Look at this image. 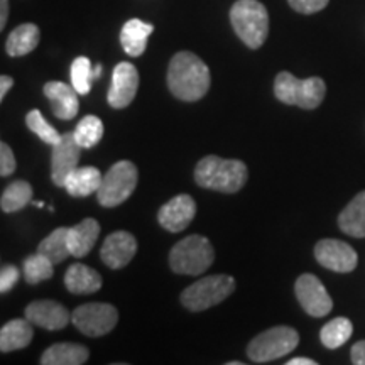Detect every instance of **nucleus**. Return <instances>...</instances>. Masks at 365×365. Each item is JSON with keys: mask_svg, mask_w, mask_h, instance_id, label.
Wrapping results in <instances>:
<instances>
[{"mask_svg": "<svg viewBox=\"0 0 365 365\" xmlns=\"http://www.w3.org/2000/svg\"><path fill=\"white\" fill-rule=\"evenodd\" d=\"M328 2H330V0H287V4H289L296 12L307 14V16L323 11V9L328 6Z\"/></svg>", "mask_w": 365, "mask_h": 365, "instance_id": "obj_33", "label": "nucleus"}, {"mask_svg": "<svg viewBox=\"0 0 365 365\" xmlns=\"http://www.w3.org/2000/svg\"><path fill=\"white\" fill-rule=\"evenodd\" d=\"M212 76L208 66L190 51L176 53L168 68V86L171 93L182 102H196L210 90Z\"/></svg>", "mask_w": 365, "mask_h": 365, "instance_id": "obj_1", "label": "nucleus"}, {"mask_svg": "<svg viewBox=\"0 0 365 365\" xmlns=\"http://www.w3.org/2000/svg\"><path fill=\"white\" fill-rule=\"evenodd\" d=\"M36 207H38V208H43V207H44V203H43V202H36Z\"/></svg>", "mask_w": 365, "mask_h": 365, "instance_id": "obj_41", "label": "nucleus"}, {"mask_svg": "<svg viewBox=\"0 0 365 365\" xmlns=\"http://www.w3.org/2000/svg\"><path fill=\"white\" fill-rule=\"evenodd\" d=\"M102 173H100L95 166H85L76 168L68 175L65 181V188L71 196L76 198H83V196L97 193L100 185H102Z\"/></svg>", "mask_w": 365, "mask_h": 365, "instance_id": "obj_23", "label": "nucleus"}, {"mask_svg": "<svg viewBox=\"0 0 365 365\" xmlns=\"http://www.w3.org/2000/svg\"><path fill=\"white\" fill-rule=\"evenodd\" d=\"M350 359L355 365H365V340L357 341L350 350Z\"/></svg>", "mask_w": 365, "mask_h": 365, "instance_id": "obj_36", "label": "nucleus"}, {"mask_svg": "<svg viewBox=\"0 0 365 365\" xmlns=\"http://www.w3.org/2000/svg\"><path fill=\"white\" fill-rule=\"evenodd\" d=\"M46 98L51 102L53 113L61 120H71L78 113V91L73 85H66L63 81H49L44 85Z\"/></svg>", "mask_w": 365, "mask_h": 365, "instance_id": "obj_17", "label": "nucleus"}, {"mask_svg": "<svg viewBox=\"0 0 365 365\" xmlns=\"http://www.w3.org/2000/svg\"><path fill=\"white\" fill-rule=\"evenodd\" d=\"M235 34L250 49H259L269 34V14L259 0H237L230 9Z\"/></svg>", "mask_w": 365, "mask_h": 365, "instance_id": "obj_3", "label": "nucleus"}, {"mask_svg": "<svg viewBox=\"0 0 365 365\" xmlns=\"http://www.w3.org/2000/svg\"><path fill=\"white\" fill-rule=\"evenodd\" d=\"M354 333V325L349 318L339 317L333 318L331 322H328L325 327L319 331V340L327 349H339V346L345 345L350 340Z\"/></svg>", "mask_w": 365, "mask_h": 365, "instance_id": "obj_28", "label": "nucleus"}, {"mask_svg": "<svg viewBox=\"0 0 365 365\" xmlns=\"http://www.w3.org/2000/svg\"><path fill=\"white\" fill-rule=\"evenodd\" d=\"M215 259V250L203 235H190L178 242L170 254V266L176 274L200 276L207 272Z\"/></svg>", "mask_w": 365, "mask_h": 365, "instance_id": "obj_5", "label": "nucleus"}, {"mask_svg": "<svg viewBox=\"0 0 365 365\" xmlns=\"http://www.w3.org/2000/svg\"><path fill=\"white\" fill-rule=\"evenodd\" d=\"M196 215V203L190 195H178L175 198L164 203L159 208L158 220L159 225L166 228L168 232L178 234L190 227Z\"/></svg>", "mask_w": 365, "mask_h": 365, "instance_id": "obj_14", "label": "nucleus"}, {"mask_svg": "<svg viewBox=\"0 0 365 365\" xmlns=\"http://www.w3.org/2000/svg\"><path fill=\"white\" fill-rule=\"evenodd\" d=\"M314 257L319 266L333 272L346 274L357 267L359 257L352 245L336 239H323L314 245Z\"/></svg>", "mask_w": 365, "mask_h": 365, "instance_id": "obj_11", "label": "nucleus"}, {"mask_svg": "<svg viewBox=\"0 0 365 365\" xmlns=\"http://www.w3.org/2000/svg\"><path fill=\"white\" fill-rule=\"evenodd\" d=\"M299 344V335L291 327H274L250 341L247 357L255 364H266L289 355Z\"/></svg>", "mask_w": 365, "mask_h": 365, "instance_id": "obj_7", "label": "nucleus"}, {"mask_svg": "<svg viewBox=\"0 0 365 365\" xmlns=\"http://www.w3.org/2000/svg\"><path fill=\"white\" fill-rule=\"evenodd\" d=\"M12 85H14V80L11 78V76H7V75L0 76V100L6 98L7 91L12 88Z\"/></svg>", "mask_w": 365, "mask_h": 365, "instance_id": "obj_37", "label": "nucleus"}, {"mask_svg": "<svg viewBox=\"0 0 365 365\" xmlns=\"http://www.w3.org/2000/svg\"><path fill=\"white\" fill-rule=\"evenodd\" d=\"M90 357L88 349L81 344H54L41 357L43 365H81Z\"/></svg>", "mask_w": 365, "mask_h": 365, "instance_id": "obj_25", "label": "nucleus"}, {"mask_svg": "<svg viewBox=\"0 0 365 365\" xmlns=\"http://www.w3.org/2000/svg\"><path fill=\"white\" fill-rule=\"evenodd\" d=\"M53 266L54 264L49 261L46 255L39 254V252L26 257L24 266H22L26 282L27 284H39V282L51 279L53 272H54Z\"/></svg>", "mask_w": 365, "mask_h": 365, "instance_id": "obj_29", "label": "nucleus"}, {"mask_svg": "<svg viewBox=\"0 0 365 365\" xmlns=\"http://www.w3.org/2000/svg\"><path fill=\"white\" fill-rule=\"evenodd\" d=\"M100 235V223L95 218H85L75 227L68 228V244L73 257H85L97 244Z\"/></svg>", "mask_w": 365, "mask_h": 365, "instance_id": "obj_18", "label": "nucleus"}, {"mask_svg": "<svg viewBox=\"0 0 365 365\" xmlns=\"http://www.w3.org/2000/svg\"><path fill=\"white\" fill-rule=\"evenodd\" d=\"M16 171V158L12 149L6 143L0 144V175L4 178L11 176Z\"/></svg>", "mask_w": 365, "mask_h": 365, "instance_id": "obj_35", "label": "nucleus"}, {"mask_svg": "<svg viewBox=\"0 0 365 365\" xmlns=\"http://www.w3.org/2000/svg\"><path fill=\"white\" fill-rule=\"evenodd\" d=\"M24 317L31 323L44 330L54 331L65 328L71 322V314L61 303L53 299H39L27 304Z\"/></svg>", "mask_w": 365, "mask_h": 365, "instance_id": "obj_15", "label": "nucleus"}, {"mask_svg": "<svg viewBox=\"0 0 365 365\" xmlns=\"http://www.w3.org/2000/svg\"><path fill=\"white\" fill-rule=\"evenodd\" d=\"M102 71H103V68H102V65H95L93 66V75H95V80L98 78L100 75H102Z\"/></svg>", "mask_w": 365, "mask_h": 365, "instance_id": "obj_40", "label": "nucleus"}, {"mask_svg": "<svg viewBox=\"0 0 365 365\" xmlns=\"http://www.w3.org/2000/svg\"><path fill=\"white\" fill-rule=\"evenodd\" d=\"M19 279H21L19 269L12 266V264L4 266L2 271H0V293H9V291L17 284V281Z\"/></svg>", "mask_w": 365, "mask_h": 365, "instance_id": "obj_34", "label": "nucleus"}, {"mask_svg": "<svg viewBox=\"0 0 365 365\" xmlns=\"http://www.w3.org/2000/svg\"><path fill=\"white\" fill-rule=\"evenodd\" d=\"M26 125L27 129L34 132L43 143L49 145H54L56 143H59V139H61V134H59V132L43 117V113L36 110V108L26 115Z\"/></svg>", "mask_w": 365, "mask_h": 365, "instance_id": "obj_32", "label": "nucleus"}, {"mask_svg": "<svg viewBox=\"0 0 365 365\" xmlns=\"http://www.w3.org/2000/svg\"><path fill=\"white\" fill-rule=\"evenodd\" d=\"M33 323L27 318H16L6 323L0 330V350L4 354L26 349L33 341Z\"/></svg>", "mask_w": 365, "mask_h": 365, "instance_id": "obj_19", "label": "nucleus"}, {"mask_svg": "<svg viewBox=\"0 0 365 365\" xmlns=\"http://www.w3.org/2000/svg\"><path fill=\"white\" fill-rule=\"evenodd\" d=\"M228 365H242V362H228Z\"/></svg>", "mask_w": 365, "mask_h": 365, "instance_id": "obj_42", "label": "nucleus"}, {"mask_svg": "<svg viewBox=\"0 0 365 365\" xmlns=\"http://www.w3.org/2000/svg\"><path fill=\"white\" fill-rule=\"evenodd\" d=\"M139 88V73L132 63L122 61L113 68L112 85L108 88L107 100L113 108H125L135 98Z\"/></svg>", "mask_w": 365, "mask_h": 365, "instance_id": "obj_12", "label": "nucleus"}, {"mask_svg": "<svg viewBox=\"0 0 365 365\" xmlns=\"http://www.w3.org/2000/svg\"><path fill=\"white\" fill-rule=\"evenodd\" d=\"M287 365H317V362L312 359H307V357H296V359H291Z\"/></svg>", "mask_w": 365, "mask_h": 365, "instance_id": "obj_39", "label": "nucleus"}, {"mask_svg": "<svg viewBox=\"0 0 365 365\" xmlns=\"http://www.w3.org/2000/svg\"><path fill=\"white\" fill-rule=\"evenodd\" d=\"M38 252L46 255L53 264L63 262L71 255L70 244H68V228L59 227L51 232L46 239L41 242Z\"/></svg>", "mask_w": 365, "mask_h": 365, "instance_id": "obj_27", "label": "nucleus"}, {"mask_svg": "<svg viewBox=\"0 0 365 365\" xmlns=\"http://www.w3.org/2000/svg\"><path fill=\"white\" fill-rule=\"evenodd\" d=\"M154 26L140 19L127 21L120 31V44L132 58L143 56L148 48V39L153 34Z\"/></svg>", "mask_w": 365, "mask_h": 365, "instance_id": "obj_20", "label": "nucleus"}, {"mask_svg": "<svg viewBox=\"0 0 365 365\" xmlns=\"http://www.w3.org/2000/svg\"><path fill=\"white\" fill-rule=\"evenodd\" d=\"M95 80L93 66L86 56H78L71 65V85L80 95H88Z\"/></svg>", "mask_w": 365, "mask_h": 365, "instance_id": "obj_31", "label": "nucleus"}, {"mask_svg": "<svg viewBox=\"0 0 365 365\" xmlns=\"http://www.w3.org/2000/svg\"><path fill=\"white\" fill-rule=\"evenodd\" d=\"M83 149L76 143L73 134H63L59 143L51 150V180L56 186H65L68 175L78 168L80 150Z\"/></svg>", "mask_w": 365, "mask_h": 365, "instance_id": "obj_13", "label": "nucleus"}, {"mask_svg": "<svg viewBox=\"0 0 365 365\" xmlns=\"http://www.w3.org/2000/svg\"><path fill=\"white\" fill-rule=\"evenodd\" d=\"M7 17H9V0H0V29L6 27Z\"/></svg>", "mask_w": 365, "mask_h": 365, "instance_id": "obj_38", "label": "nucleus"}, {"mask_svg": "<svg viewBox=\"0 0 365 365\" xmlns=\"http://www.w3.org/2000/svg\"><path fill=\"white\" fill-rule=\"evenodd\" d=\"M39 39L41 33L38 26L31 24V22L21 24L9 34V38L6 41V51L9 56L12 58L26 56V54L33 53L34 49L38 48Z\"/></svg>", "mask_w": 365, "mask_h": 365, "instance_id": "obj_24", "label": "nucleus"}, {"mask_svg": "<svg viewBox=\"0 0 365 365\" xmlns=\"http://www.w3.org/2000/svg\"><path fill=\"white\" fill-rule=\"evenodd\" d=\"M137 252V240L129 232H113L105 239L100 259L110 269H122L129 264Z\"/></svg>", "mask_w": 365, "mask_h": 365, "instance_id": "obj_16", "label": "nucleus"}, {"mask_svg": "<svg viewBox=\"0 0 365 365\" xmlns=\"http://www.w3.org/2000/svg\"><path fill=\"white\" fill-rule=\"evenodd\" d=\"M274 95L282 103L313 110L319 107L325 98L327 85L318 76L299 80L289 71H281L274 80Z\"/></svg>", "mask_w": 365, "mask_h": 365, "instance_id": "obj_4", "label": "nucleus"}, {"mask_svg": "<svg viewBox=\"0 0 365 365\" xmlns=\"http://www.w3.org/2000/svg\"><path fill=\"white\" fill-rule=\"evenodd\" d=\"M102 284V276L85 264H73L65 274V286L73 294L97 293Z\"/></svg>", "mask_w": 365, "mask_h": 365, "instance_id": "obj_21", "label": "nucleus"}, {"mask_svg": "<svg viewBox=\"0 0 365 365\" xmlns=\"http://www.w3.org/2000/svg\"><path fill=\"white\" fill-rule=\"evenodd\" d=\"M247 178L249 171L245 163L239 159H223L215 154L205 156L195 170L196 185L228 195L244 188Z\"/></svg>", "mask_w": 365, "mask_h": 365, "instance_id": "obj_2", "label": "nucleus"}, {"mask_svg": "<svg viewBox=\"0 0 365 365\" xmlns=\"http://www.w3.org/2000/svg\"><path fill=\"white\" fill-rule=\"evenodd\" d=\"M339 227L345 235L365 239V191H360L354 200L341 210Z\"/></svg>", "mask_w": 365, "mask_h": 365, "instance_id": "obj_22", "label": "nucleus"}, {"mask_svg": "<svg viewBox=\"0 0 365 365\" xmlns=\"http://www.w3.org/2000/svg\"><path fill=\"white\" fill-rule=\"evenodd\" d=\"M31 202H33V186L24 180H17L4 190L0 207H2V212L14 213L26 208Z\"/></svg>", "mask_w": 365, "mask_h": 365, "instance_id": "obj_26", "label": "nucleus"}, {"mask_svg": "<svg viewBox=\"0 0 365 365\" xmlns=\"http://www.w3.org/2000/svg\"><path fill=\"white\" fill-rule=\"evenodd\" d=\"M294 293L301 308L309 317L322 318L331 312L333 301L330 294H328L327 287L323 286V282L314 274H301L298 279H296Z\"/></svg>", "mask_w": 365, "mask_h": 365, "instance_id": "obj_10", "label": "nucleus"}, {"mask_svg": "<svg viewBox=\"0 0 365 365\" xmlns=\"http://www.w3.org/2000/svg\"><path fill=\"white\" fill-rule=\"evenodd\" d=\"M235 279L228 274H213L202 277L193 284L186 287L181 294L182 307L190 312H205V309L217 307L223 299L234 293Z\"/></svg>", "mask_w": 365, "mask_h": 365, "instance_id": "obj_6", "label": "nucleus"}, {"mask_svg": "<svg viewBox=\"0 0 365 365\" xmlns=\"http://www.w3.org/2000/svg\"><path fill=\"white\" fill-rule=\"evenodd\" d=\"M137 168L130 161H118L103 175L97 191L98 203L105 208L118 207L134 193L137 186Z\"/></svg>", "mask_w": 365, "mask_h": 365, "instance_id": "obj_8", "label": "nucleus"}, {"mask_svg": "<svg viewBox=\"0 0 365 365\" xmlns=\"http://www.w3.org/2000/svg\"><path fill=\"white\" fill-rule=\"evenodd\" d=\"M73 135L83 149L93 148L103 137V122L97 115H86L78 122Z\"/></svg>", "mask_w": 365, "mask_h": 365, "instance_id": "obj_30", "label": "nucleus"}, {"mask_svg": "<svg viewBox=\"0 0 365 365\" xmlns=\"http://www.w3.org/2000/svg\"><path fill=\"white\" fill-rule=\"evenodd\" d=\"M71 322L85 335L102 336L115 328L118 312L110 303H86L73 312Z\"/></svg>", "mask_w": 365, "mask_h": 365, "instance_id": "obj_9", "label": "nucleus"}]
</instances>
